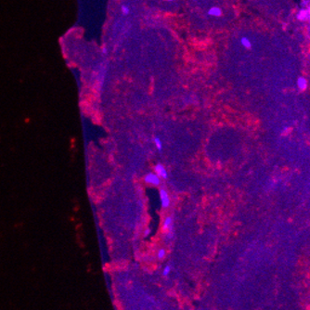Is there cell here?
Segmentation results:
<instances>
[{"mask_svg":"<svg viewBox=\"0 0 310 310\" xmlns=\"http://www.w3.org/2000/svg\"><path fill=\"white\" fill-rule=\"evenodd\" d=\"M170 271H171V268H170L169 266H166L165 268H163V270H162V275H163V276H167V275L169 274V273H170Z\"/></svg>","mask_w":310,"mask_h":310,"instance_id":"obj_10","label":"cell"},{"mask_svg":"<svg viewBox=\"0 0 310 310\" xmlns=\"http://www.w3.org/2000/svg\"><path fill=\"white\" fill-rule=\"evenodd\" d=\"M297 86L300 90H306L307 88V81L305 77H299L297 79Z\"/></svg>","mask_w":310,"mask_h":310,"instance_id":"obj_6","label":"cell"},{"mask_svg":"<svg viewBox=\"0 0 310 310\" xmlns=\"http://www.w3.org/2000/svg\"><path fill=\"white\" fill-rule=\"evenodd\" d=\"M150 234V230H146V232H145V236H147Z\"/></svg>","mask_w":310,"mask_h":310,"instance_id":"obj_13","label":"cell"},{"mask_svg":"<svg viewBox=\"0 0 310 310\" xmlns=\"http://www.w3.org/2000/svg\"><path fill=\"white\" fill-rule=\"evenodd\" d=\"M153 143L155 145V147L157 148L158 151H161L162 148V142L161 141L160 138H158V136H154L153 138Z\"/></svg>","mask_w":310,"mask_h":310,"instance_id":"obj_8","label":"cell"},{"mask_svg":"<svg viewBox=\"0 0 310 310\" xmlns=\"http://www.w3.org/2000/svg\"><path fill=\"white\" fill-rule=\"evenodd\" d=\"M160 200H161V204L163 208H167L170 205V198L165 189L160 190Z\"/></svg>","mask_w":310,"mask_h":310,"instance_id":"obj_3","label":"cell"},{"mask_svg":"<svg viewBox=\"0 0 310 310\" xmlns=\"http://www.w3.org/2000/svg\"><path fill=\"white\" fill-rule=\"evenodd\" d=\"M145 182L147 184L153 185V186H158L160 184V177L156 174V173H150L147 176L145 177Z\"/></svg>","mask_w":310,"mask_h":310,"instance_id":"obj_2","label":"cell"},{"mask_svg":"<svg viewBox=\"0 0 310 310\" xmlns=\"http://www.w3.org/2000/svg\"><path fill=\"white\" fill-rule=\"evenodd\" d=\"M162 231L165 234H166L168 239H171L173 237V218L171 216L166 217L163 221Z\"/></svg>","mask_w":310,"mask_h":310,"instance_id":"obj_1","label":"cell"},{"mask_svg":"<svg viewBox=\"0 0 310 310\" xmlns=\"http://www.w3.org/2000/svg\"><path fill=\"white\" fill-rule=\"evenodd\" d=\"M166 1H175V0H166Z\"/></svg>","mask_w":310,"mask_h":310,"instance_id":"obj_14","label":"cell"},{"mask_svg":"<svg viewBox=\"0 0 310 310\" xmlns=\"http://www.w3.org/2000/svg\"><path fill=\"white\" fill-rule=\"evenodd\" d=\"M121 10H122V13L124 14V15H127V14H128L129 13V7H127V6H122V7H121Z\"/></svg>","mask_w":310,"mask_h":310,"instance_id":"obj_9","label":"cell"},{"mask_svg":"<svg viewBox=\"0 0 310 310\" xmlns=\"http://www.w3.org/2000/svg\"><path fill=\"white\" fill-rule=\"evenodd\" d=\"M241 44L242 47H244L247 49H251L253 47L252 42L250 41V39L248 37H246V36H242V37L241 38Z\"/></svg>","mask_w":310,"mask_h":310,"instance_id":"obj_7","label":"cell"},{"mask_svg":"<svg viewBox=\"0 0 310 310\" xmlns=\"http://www.w3.org/2000/svg\"><path fill=\"white\" fill-rule=\"evenodd\" d=\"M165 250H163V249L159 250V252H158V258L159 259H162L163 257H165Z\"/></svg>","mask_w":310,"mask_h":310,"instance_id":"obj_11","label":"cell"},{"mask_svg":"<svg viewBox=\"0 0 310 310\" xmlns=\"http://www.w3.org/2000/svg\"><path fill=\"white\" fill-rule=\"evenodd\" d=\"M102 52H103V54H107V48H106V47H103V48H102Z\"/></svg>","mask_w":310,"mask_h":310,"instance_id":"obj_12","label":"cell"},{"mask_svg":"<svg viewBox=\"0 0 310 310\" xmlns=\"http://www.w3.org/2000/svg\"><path fill=\"white\" fill-rule=\"evenodd\" d=\"M209 16H215V17H220L222 15V10L220 7H212L209 8V10L207 11Z\"/></svg>","mask_w":310,"mask_h":310,"instance_id":"obj_5","label":"cell"},{"mask_svg":"<svg viewBox=\"0 0 310 310\" xmlns=\"http://www.w3.org/2000/svg\"><path fill=\"white\" fill-rule=\"evenodd\" d=\"M154 171L159 176L160 178H163V179L167 178V171L165 168V166H163L162 165H161V163H158V165H155Z\"/></svg>","mask_w":310,"mask_h":310,"instance_id":"obj_4","label":"cell"}]
</instances>
